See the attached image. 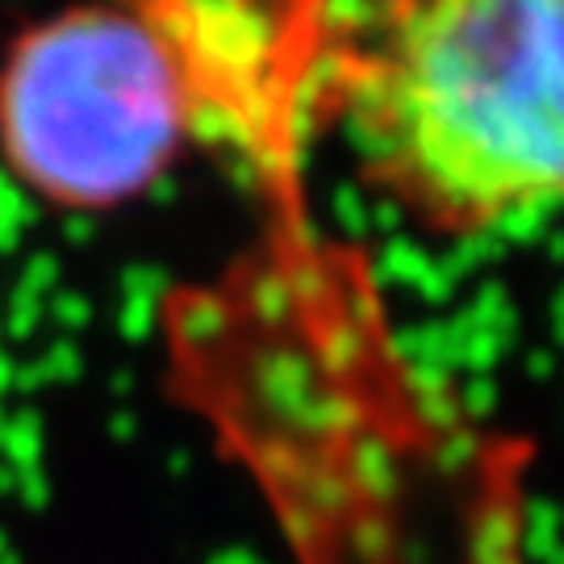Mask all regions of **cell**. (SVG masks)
<instances>
[{"mask_svg": "<svg viewBox=\"0 0 564 564\" xmlns=\"http://www.w3.org/2000/svg\"><path fill=\"white\" fill-rule=\"evenodd\" d=\"M323 109L414 226L477 239L564 209V0L335 9Z\"/></svg>", "mask_w": 564, "mask_h": 564, "instance_id": "cell-1", "label": "cell"}, {"mask_svg": "<svg viewBox=\"0 0 564 564\" xmlns=\"http://www.w3.org/2000/svg\"><path fill=\"white\" fill-rule=\"evenodd\" d=\"M193 142L176 46L151 4L67 9L0 63V155L59 209H113L151 193Z\"/></svg>", "mask_w": 564, "mask_h": 564, "instance_id": "cell-2", "label": "cell"}, {"mask_svg": "<svg viewBox=\"0 0 564 564\" xmlns=\"http://www.w3.org/2000/svg\"><path fill=\"white\" fill-rule=\"evenodd\" d=\"M176 46L193 139H214L284 184L326 101L335 9L314 4H151Z\"/></svg>", "mask_w": 564, "mask_h": 564, "instance_id": "cell-3", "label": "cell"}]
</instances>
